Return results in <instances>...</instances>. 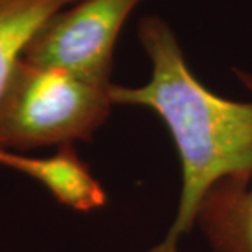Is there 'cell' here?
<instances>
[{"instance_id": "obj_6", "label": "cell", "mask_w": 252, "mask_h": 252, "mask_svg": "<svg viewBox=\"0 0 252 252\" xmlns=\"http://www.w3.org/2000/svg\"><path fill=\"white\" fill-rule=\"evenodd\" d=\"M79 0H0V97L36 32Z\"/></svg>"}, {"instance_id": "obj_3", "label": "cell", "mask_w": 252, "mask_h": 252, "mask_svg": "<svg viewBox=\"0 0 252 252\" xmlns=\"http://www.w3.org/2000/svg\"><path fill=\"white\" fill-rule=\"evenodd\" d=\"M142 0H79L51 17L32 38L26 62L111 86L118 36Z\"/></svg>"}, {"instance_id": "obj_2", "label": "cell", "mask_w": 252, "mask_h": 252, "mask_svg": "<svg viewBox=\"0 0 252 252\" xmlns=\"http://www.w3.org/2000/svg\"><path fill=\"white\" fill-rule=\"evenodd\" d=\"M111 87L21 58L0 97V150L90 140L114 107Z\"/></svg>"}, {"instance_id": "obj_1", "label": "cell", "mask_w": 252, "mask_h": 252, "mask_svg": "<svg viewBox=\"0 0 252 252\" xmlns=\"http://www.w3.org/2000/svg\"><path fill=\"white\" fill-rule=\"evenodd\" d=\"M139 41L152 62L143 86L112 84L114 105L152 109L165 124L178 152L182 189L167 234L146 252H180L195 227L206 192L224 178L252 180V101L224 98L190 70L171 26L160 16L139 20Z\"/></svg>"}, {"instance_id": "obj_4", "label": "cell", "mask_w": 252, "mask_h": 252, "mask_svg": "<svg viewBox=\"0 0 252 252\" xmlns=\"http://www.w3.org/2000/svg\"><path fill=\"white\" fill-rule=\"evenodd\" d=\"M233 72L252 93V73L238 67ZM195 225L212 252H252V180L216 182L199 205Z\"/></svg>"}, {"instance_id": "obj_5", "label": "cell", "mask_w": 252, "mask_h": 252, "mask_svg": "<svg viewBox=\"0 0 252 252\" xmlns=\"http://www.w3.org/2000/svg\"><path fill=\"white\" fill-rule=\"evenodd\" d=\"M73 146L61 147L45 158H31L1 150L0 164L24 172L51 190L63 205L76 210H91L105 203V192L80 161Z\"/></svg>"}]
</instances>
